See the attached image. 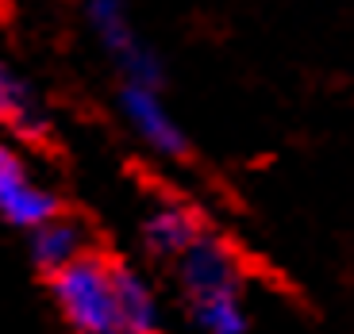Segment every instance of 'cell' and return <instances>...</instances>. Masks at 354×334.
<instances>
[{
	"label": "cell",
	"instance_id": "5b68a950",
	"mask_svg": "<svg viewBox=\"0 0 354 334\" xmlns=\"http://www.w3.org/2000/svg\"><path fill=\"white\" fill-rule=\"evenodd\" d=\"M58 215H62V200L46 185H39L24 166L0 177V219L4 223L35 235L39 227H46Z\"/></svg>",
	"mask_w": 354,
	"mask_h": 334
},
{
	"label": "cell",
	"instance_id": "7a4b0ae2",
	"mask_svg": "<svg viewBox=\"0 0 354 334\" xmlns=\"http://www.w3.org/2000/svg\"><path fill=\"white\" fill-rule=\"evenodd\" d=\"M85 19H88V27H93V35L100 39V46L124 66L127 85L158 88L162 62H158V54H154L151 46H142L139 39H135L124 4H115V0H93V4L85 8Z\"/></svg>",
	"mask_w": 354,
	"mask_h": 334
},
{
	"label": "cell",
	"instance_id": "52a82bcc",
	"mask_svg": "<svg viewBox=\"0 0 354 334\" xmlns=\"http://www.w3.org/2000/svg\"><path fill=\"white\" fill-rule=\"evenodd\" d=\"M201 238H204L201 219H196L185 204H158L142 219V242H147V250L154 257H174V262H181Z\"/></svg>",
	"mask_w": 354,
	"mask_h": 334
},
{
	"label": "cell",
	"instance_id": "277c9868",
	"mask_svg": "<svg viewBox=\"0 0 354 334\" xmlns=\"http://www.w3.org/2000/svg\"><path fill=\"white\" fill-rule=\"evenodd\" d=\"M120 112H124L131 131L139 135L154 154H162V158H185L189 154L185 131H181V124L169 115V108L162 104L158 88L124 85V92H120Z\"/></svg>",
	"mask_w": 354,
	"mask_h": 334
},
{
	"label": "cell",
	"instance_id": "9c48e42d",
	"mask_svg": "<svg viewBox=\"0 0 354 334\" xmlns=\"http://www.w3.org/2000/svg\"><path fill=\"white\" fill-rule=\"evenodd\" d=\"M0 124H8L19 139H31V142H39L46 135V119L39 112L35 97H31V88L4 62H0Z\"/></svg>",
	"mask_w": 354,
	"mask_h": 334
},
{
	"label": "cell",
	"instance_id": "ba28073f",
	"mask_svg": "<svg viewBox=\"0 0 354 334\" xmlns=\"http://www.w3.org/2000/svg\"><path fill=\"white\" fill-rule=\"evenodd\" d=\"M115 311H120V334H162L158 296L151 281L127 262H115Z\"/></svg>",
	"mask_w": 354,
	"mask_h": 334
},
{
	"label": "cell",
	"instance_id": "8992f818",
	"mask_svg": "<svg viewBox=\"0 0 354 334\" xmlns=\"http://www.w3.org/2000/svg\"><path fill=\"white\" fill-rule=\"evenodd\" d=\"M88 254H97V250H93V230H88L85 219L66 215V211L31 235V262H35V269H43L46 277L70 269L73 262H81V257H88Z\"/></svg>",
	"mask_w": 354,
	"mask_h": 334
},
{
	"label": "cell",
	"instance_id": "3957f363",
	"mask_svg": "<svg viewBox=\"0 0 354 334\" xmlns=\"http://www.w3.org/2000/svg\"><path fill=\"white\" fill-rule=\"evenodd\" d=\"M177 277L185 288L189 304H204V299L220 296H239V257L231 254L227 242L204 235L181 262H177Z\"/></svg>",
	"mask_w": 354,
	"mask_h": 334
},
{
	"label": "cell",
	"instance_id": "6da1fadb",
	"mask_svg": "<svg viewBox=\"0 0 354 334\" xmlns=\"http://www.w3.org/2000/svg\"><path fill=\"white\" fill-rule=\"evenodd\" d=\"M54 308L77 334H120L115 311V262L104 254H88L70 269L46 277Z\"/></svg>",
	"mask_w": 354,
	"mask_h": 334
},
{
	"label": "cell",
	"instance_id": "30bf717a",
	"mask_svg": "<svg viewBox=\"0 0 354 334\" xmlns=\"http://www.w3.org/2000/svg\"><path fill=\"white\" fill-rule=\"evenodd\" d=\"M19 166H24V161H19V154H16V150H12L4 139H0V177L12 173V169H19Z\"/></svg>",
	"mask_w": 354,
	"mask_h": 334
}]
</instances>
